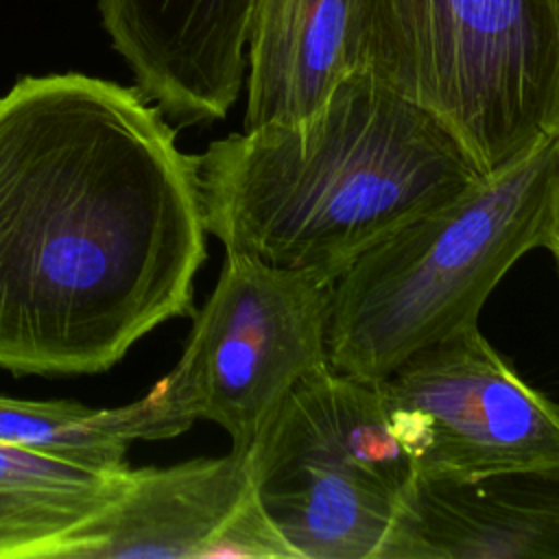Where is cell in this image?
I'll list each match as a JSON object with an SVG mask.
<instances>
[{
    "label": "cell",
    "mask_w": 559,
    "mask_h": 559,
    "mask_svg": "<svg viewBox=\"0 0 559 559\" xmlns=\"http://www.w3.org/2000/svg\"><path fill=\"white\" fill-rule=\"evenodd\" d=\"M197 155L135 87L61 72L0 96V369L83 376L192 314Z\"/></svg>",
    "instance_id": "6da1fadb"
},
{
    "label": "cell",
    "mask_w": 559,
    "mask_h": 559,
    "mask_svg": "<svg viewBox=\"0 0 559 559\" xmlns=\"http://www.w3.org/2000/svg\"><path fill=\"white\" fill-rule=\"evenodd\" d=\"M197 173L205 229L225 253L330 280L485 177L435 114L365 68L299 122L212 142Z\"/></svg>",
    "instance_id": "7a4b0ae2"
},
{
    "label": "cell",
    "mask_w": 559,
    "mask_h": 559,
    "mask_svg": "<svg viewBox=\"0 0 559 559\" xmlns=\"http://www.w3.org/2000/svg\"><path fill=\"white\" fill-rule=\"evenodd\" d=\"M559 135L393 229L332 282V369L382 380L415 352L478 325L507 271L544 245Z\"/></svg>",
    "instance_id": "3957f363"
},
{
    "label": "cell",
    "mask_w": 559,
    "mask_h": 559,
    "mask_svg": "<svg viewBox=\"0 0 559 559\" xmlns=\"http://www.w3.org/2000/svg\"><path fill=\"white\" fill-rule=\"evenodd\" d=\"M360 68L435 114L485 175L559 135L555 0H362Z\"/></svg>",
    "instance_id": "277c9868"
},
{
    "label": "cell",
    "mask_w": 559,
    "mask_h": 559,
    "mask_svg": "<svg viewBox=\"0 0 559 559\" xmlns=\"http://www.w3.org/2000/svg\"><path fill=\"white\" fill-rule=\"evenodd\" d=\"M245 456L297 559H378L417 476L378 382L330 365L288 391Z\"/></svg>",
    "instance_id": "5b68a950"
},
{
    "label": "cell",
    "mask_w": 559,
    "mask_h": 559,
    "mask_svg": "<svg viewBox=\"0 0 559 559\" xmlns=\"http://www.w3.org/2000/svg\"><path fill=\"white\" fill-rule=\"evenodd\" d=\"M330 277L225 253L216 286L192 312L177 365L153 384L164 411L188 430L221 426L247 454L288 391L330 365L325 347Z\"/></svg>",
    "instance_id": "8992f818"
},
{
    "label": "cell",
    "mask_w": 559,
    "mask_h": 559,
    "mask_svg": "<svg viewBox=\"0 0 559 559\" xmlns=\"http://www.w3.org/2000/svg\"><path fill=\"white\" fill-rule=\"evenodd\" d=\"M376 382L421 478L559 465V404L522 380L478 325L415 352Z\"/></svg>",
    "instance_id": "52a82bcc"
},
{
    "label": "cell",
    "mask_w": 559,
    "mask_h": 559,
    "mask_svg": "<svg viewBox=\"0 0 559 559\" xmlns=\"http://www.w3.org/2000/svg\"><path fill=\"white\" fill-rule=\"evenodd\" d=\"M260 0H98L135 90L168 120H223L247 79Z\"/></svg>",
    "instance_id": "ba28073f"
},
{
    "label": "cell",
    "mask_w": 559,
    "mask_h": 559,
    "mask_svg": "<svg viewBox=\"0 0 559 559\" xmlns=\"http://www.w3.org/2000/svg\"><path fill=\"white\" fill-rule=\"evenodd\" d=\"M378 559H559V465L415 476Z\"/></svg>",
    "instance_id": "9c48e42d"
},
{
    "label": "cell",
    "mask_w": 559,
    "mask_h": 559,
    "mask_svg": "<svg viewBox=\"0 0 559 559\" xmlns=\"http://www.w3.org/2000/svg\"><path fill=\"white\" fill-rule=\"evenodd\" d=\"M255 498L249 461L190 459L129 469L122 493L59 548L63 559H214L234 518Z\"/></svg>",
    "instance_id": "30bf717a"
},
{
    "label": "cell",
    "mask_w": 559,
    "mask_h": 559,
    "mask_svg": "<svg viewBox=\"0 0 559 559\" xmlns=\"http://www.w3.org/2000/svg\"><path fill=\"white\" fill-rule=\"evenodd\" d=\"M362 0H260L247 50L245 129L288 124L360 68Z\"/></svg>",
    "instance_id": "8fae6325"
},
{
    "label": "cell",
    "mask_w": 559,
    "mask_h": 559,
    "mask_svg": "<svg viewBox=\"0 0 559 559\" xmlns=\"http://www.w3.org/2000/svg\"><path fill=\"white\" fill-rule=\"evenodd\" d=\"M129 469L103 472L0 443V559L57 557L122 493Z\"/></svg>",
    "instance_id": "7c38bea8"
},
{
    "label": "cell",
    "mask_w": 559,
    "mask_h": 559,
    "mask_svg": "<svg viewBox=\"0 0 559 559\" xmlns=\"http://www.w3.org/2000/svg\"><path fill=\"white\" fill-rule=\"evenodd\" d=\"M181 432L186 430L164 411L153 389L116 408L0 395V443L103 472L127 469L131 443L170 439Z\"/></svg>",
    "instance_id": "4fadbf2b"
},
{
    "label": "cell",
    "mask_w": 559,
    "mask_h": 559,
    "mask_svg": "<svg viewBox=\"0 0 559 559\" xmlns=\"http://www.w3.org/2000/svg\"><path fill=\"white\" fill-rule=\"evenodd\" d=\"M542 247L550 251L559 269V157H557V173H555V186H552V199H550V216H548Z\"/></svg>",
    "instance_id": "5bb4252c"
},
{
    "label": "cell",
    "mask_w": 559,
    "mask_h": 559,
    "mask_svg": "<svg viewBox=\"0 0 559 559\" xmlns=\"http://www.w3.org/2000/svg\"><path fill=\"white\" fill-rule=\"evenodd\" d=\"M555 4H557V15H559V0H555Z\"/></svg>",
    "instance_id": "9a60e30c"
}]
</instances>
